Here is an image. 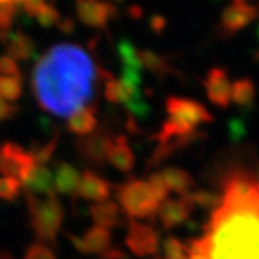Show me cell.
Instances as JSON below:
<instances>
[{"label":"cell","instance_id":"29","mask_svg":"<svg viewBox=\"0 0 259 259\" xmlns=\"http://www.w3.org/2000/svg\"><path fill=\"white\" fill-rule=\"evenodd\" d=\"M125 105V110L128 112L130 118H133L134 121L137 120H146L150 112H151V108L148 105L147 102L143 100V94L141 95H137L134 97L133 100H130Z\"/></svg>","mask_w":259,"mask_h":259},{"label":"cell","instance_id":"41","mask_svg":"<svg viewBox=\"0 0 259 259\" xmlns=\"http://www.w3.org/2000/svg\"><path fill=\"white\" fill-rule=\"evenodd\" d=\"M102 259H128L127 258V255L122 252L118 248H110L108 250H105L104 253L101 255Z\"/></svg>","mask_w":259,"mask_h":259},{"label":"cell","instance_id":"39","mask_svg":"<svg viewBox=\"0 0 259 259\" xmlns=\"http://www.w3.org/2000/svg\"><path fill=\"white\" fill-rule=\"evenodd\" d=\"M18 105L12 104V102L5 101L3 98H0V121H6L13 118L18 112Z\"/></svg>","mask_w":259,"mask_h":259},{"label":"cell","instance_id":"37","mask_svg":"<svg viewBox=\"0 0 259 259\" xmlns=\"http://www.w3.org/2000/svg\"><path fill=\"white\" fill-rule=\"evenodd\" d=\"M0 75L2 76H20L18 62L9 56H0Z\"/></svg>","mask_w":259,"mask_h":259},{"label":"cell","instance_id":"10","mask_svg":"<svg viewBox=\"0 0 259 259\" xmlns=\"http://www.w3.org/2000/svg\"><path fill=\"white\" fill-rule=\"evenodd\" d=\"M203 85L209 101L221 108H226L231 105L232 82L226 69L223 68L209 69L206 78L203 79Z\"/></svg>","mask_w":259,"mask_h":259},{"label":"cell","instance_id":"42","mask_svg":"<svg viewBox=\"0 0 259 259\" xmlns=\"http://www.w3.org/2000/svg\"><path fill=\"white\" fill-rule=\"evenodd\" d=\"M58 28L61 29V32H64V33H71L75 29V25L71 19H64V20L61 19L58 23Z\"/></svg>","mask_w":259,"mask_h":259},{"label":"cell","instance_id":"25","mask_svg":"<svg viewBox=\"0 0 259 259\" xmlns=\"http://www.w3.org/2000/svg\"><path fill=\"white\" fill-rule=\"evenodd\" d=\"M22 78L20 76H2L0 75V98L5 101H18L22 95Z\"/></svg>","mask_w":259,"mask_h":259},{"label":"cell","instance_id":"13","mask_svg":"<svg viewBox=\"0 0 259 259\" xmlns=\"http://www.w3.org/2000/svg\"><path fill=\"white\" fill-rule=\"evenodd\" d=\"M107 161H110L112 166L122 173H130L134 168L136 157L130 147L128 139L124 134L112 139L111 146L107 153Z\"/></svg>","mask_w":259,"mask_h":259},{"label":"cell","instance_id":"43","mask_svg":"<svg viewBox=\"0 0 259 259\" xmlns=\"http://www.w3.org/2000/svg\"><path fill=\"white\" fill-rule=\"evenodd\" d=\"M166 26V20L161 18V16H154L151 19V29L154 32H161L163 29Z\"/></svg>","mask_w":259,"mask_h":259},{"label":"cell","instance_id":"14","mask_svg":"<svg viewBox=\"0 0 259 259\" xmlns=\"http://www.w3.org/2000/svg\"><path fill=\"white\" fill-rule=\"evenodd\" d=\"M98 74L101 75V78L105 79L104 95H105L107 101H110L111 104H127L134 97L143 94L140 88L127 85L125 82H122L121 79H117L111 74L105 72L104 69H98Z\"/></svg>","mask_w":259,"mask_h":259},{"label":"cell","instance_id":"40","mask_svg":"<svg viewBox=\"0 0 259 259\" xmlns=\"http://www.w3.org/2000/svg\"><path fill=\"white\" fill-rule=\"evenodd\" d=\"M68 239L71 241V243L74 245V248L78 250V252H81V253H85V255H90V253H88V250H87V246H85V243H83L82 238H81V236L69 233V235H68Z\"/></svg>","mask_w":259,"mask_h":259},{"label":"cell","instance_id":"22","mask_svg":"<svg viewBox=\"0 0 259 259\" xmlns=\"http://www.w3.org/2000/svg\"><path fill=\"white\" fill-rule=\"evenodd\" d=\"M139 59L143 69H147L151 74L157 75V76H164V75H170L173 72L166 58L158 55L157 52L147 51V49H139Z\"/></svg>","mask_w":259,"mask_h":259},{"label":"cell","instance_id":"26","mask_svg":"<svg viewBox=\"0 0 259 259\" xmlns=\"http://www.w3.org/2000/svg\"><path fill=\"white\" fill-rule=\"evenodd\" d=\"M58 140H59V136L55 134L54 139H51L48 141L47 144H42V146H33L32 150L29 151L30 157L33 160V163L36 166H45L48 161L52 158L54 153H55L56 146H58Z\"/></svg>","mask_w":259,"mask_h":259},{"label":"cell","instance_id":"36","mask_svg":"<svg viewBox=\"0 0 259 259\" xmlns=\"http://www.w3.org/2000/svg\"><path fill=\"white\" fill-rule=\"evenodd\" d=\"M228 136L232 143H239L246 136V124L241 118L233 117L228 122Z\"/></svg>","mask_w":259,"mask_h":259},{"label":"cell","instance_id":"31","mask_svg":"<svg viewBox=\"0 0 259 259\" xmlns=\"http://www.w3.org/2000/svg\"><path fill=\"white\" fill-rule=\"evenodd\" d=\"M163 250H164V259H187L186 245L175 236H168L163 242Z\"/></svg>","mask_w":259,"mask_h":259},{"label":"cell","instance_id":"34","mask_svg":"<svg viewBox=\"0 0 259 259\" xmlns=\"http://www.w3.org/2000/svg\"><path fill=\"white\" fill-rule=\"evenodd\" d=\"M23 259H56V256L54 250L45 243L35 242L26 249Z\"/></svg>","mask_w":259,"mask_h":259},{"label":"cell","instance_id":"27","mask_svg":"<svg viewBox=\"0 0 259 259\" xmlns=\"http://www.w3.org/2000/svg\"><path fill=\"white\" fill-rule=\"evenodd\" d=\"M118 55H120L124 66L137 69V71H143L139 59V49L134 47L131 42H128L127 39L121 40L118 44Z\"/></svg>","mask_w":259,"mask_h":259},{"label":"cell","instance_id":"6","mask_svg":"<svg viewBox=\"0 0 259 259\" xmlns=\"http://www.w3.org/2000/svg\"><path fill=\"white\" fill-rule=\"evenodd\" d=\"M258 16L256 5L250 0H231L228 6L223 9L219 30L223 36H233L241 32L250 22H253Z\"/></svg>","mask_w":259,"mask_h":259},{"label":"cell","instance_id":"3","mask_svg":"<svg viewBox=\"0 0 259 259\" xmlns=\"http://www.w3.org/2000/svg\"><path fill=\"white\" fill-rule=\"evenodd\" d=\"M30 225L36 236L44 242H55L64 221V207L56 194L47 196L40 200L37 196L25 193Z\"/></svg>","mask_w":259,"mask_h":259},{"label":"cell","instance_id":"15","mask_svg":"<svg viewBox=\"0 0 259 259\" xmlns=\"http://www.w3.org/2000/svg\"><path fill=\"white\" fill-rule=\"evenodd\" d=\"M22 185L26 187V192L33 196H51L55 194L54 190V176L52 171L47 166H35L30 168L28 176L22 182Z\"/></svg>","mask_w":259,"mask_h":259},{"label":"cell","instance_id":"18","mask_svg":"<svg viewBox=\"0 0 259 259\" xmlns=\"http://www.w3.org/2000/svg\"><path fill=\"white\" fill-rule=\"evenodd\" d=\"M6 52L13 61H29L36 55V47L30 36L23 32H10L6 39Z\"/></svg>","mask_w":259,"mask_h":259},{"label":"cell","instance_id":"11","mask_svg":"<svg viewBox=\"0 0 259 259\" xmlns=\"http://www.w3.org/2000/svg\"><path fill=\"white\" fill-rule=\"evenodd\" d=\"M192 204L187 202L185 196L182 197H167L157 209L158 221L164 229H171L186 222L192 213Z\"/></svg>","mask_w":259,"mask_h":259},{"label":"cell","instance_id":"23","mask_svg":"<svg viewBox=\"0 0 259 259\" xmlns=\"http://www.w3.org/2000/svg\"><path fill=\"white\" fill-rule=\"evenodd\" d=\"M255 100V83L249 78H241L232 83L231 102L242 108H250Z\"/></svg>","mask_w":259,"mask_h":259},{"label":"cell","instance_id":"48","mask_svg":"<svg viewBox=\"0 0 259 259\" xmlns=\"http://www.w3.org/2000/svg\"><path fill=\"white\" fill-rule=\"evenodd\" d=\"M117 2H121V0H117Z\"/></svg>","mask_w":259,"mask_h":259},{"label":"cell","instance_id":"30","mask_svg":"<svg viewBox=\"0 0 259 259\" xmlns=\"http://www.w3.org/2000/svg\"><path fill=\"white\" fill-rule=\"evenodd\" d=\"M22 185L13 177H0V199L6 202H15L20 194Z\"/></svg>","mask_w":259,"mask_h":259},{"label":"cell","instance_id":"47","mask_svg":"<svg viewBox=\"0 0 259 259\" xmlns=\"http://www.w3.org/2000/svg\"><path fill=\"white\" fill-rule=\"evenodd\" d=\"M2 160H3V157H2V153H0V164H2Z\"/></svg>","mask_w":259,"mask_h":259},{"label":"cell","instance_id":"38","mask_svg":"<svg viewBox=\"0 0 259 259\" xmlns=\"http://www.w3.org/2000/svg\"><path fill=\"white\" fill-rule=\"evenodd\" d=\"M47 0H22L20 5L29 18H36L37 13L45 8Z\"/></svg>","mask_w":259,"mask_h":259},{"label":"cell","instance_id":"4","mask_svg":"<svg viewBox=\"0 0 259 259\" xmlns=\"http://www.w3.org/2000/svg\"><path fill=\"white\" fill-rule=\"evenodd\" d=\"M117 200L121 209L134 219H151L157 213V196L151 190L147 182L133 179L118 186Z\"/></svg>","mask_w":259,"mask_h":259},{"label":"cell","instance_id":"28","mask_svg":"<svg viewBox=\"0 0 259 259\" xmlns=\"http://www.w3.org/2000/svg\"><path fill=\"white\" fill-rule=\"evenodd\" d=\"M16 12H18V5H13V3L0 5V40L2 42H6V39L9 36Z\"/></svg>","mask_w":259,"mask_h":259},{"label":"cell","instance_id":"21","mask_svg":"<svg viewBox=\"0 0 259 259\" xmlns=\"http://www.w3.org/2000/svg\"><path fill=\"white\" fill-rule=\"evenodd\" d=\"M83 243L87 246L88 253H98L102 255L105 250L111 248V233L110 231L100 228V226H93L83 233Z\"/></svg>","mask_w":259,"mask_h":259},{"label":"cell","instance_id":"46","mask_svg":"<svg viewBox=\"0 0 259 259\" xmlns=\"http://www.w3.org/2000/svg\"><path fill=\"white\" fill-rule=\"evenodd\" d=\"M151 259H163V258H161V256H158V255H156L154 258H151Z\"/></svg>","mask_w":259,"mask_h":259},{"label":"cell","instance_id":"8","mask_svg":"<svg viewBox=\"0 0 259 259\" xmlns=\"http://www.w3.org/2000/svg\"><path fill=\"white\" fill-rule=\"evenodd\" d=\"M75 3L78 19L90 28H105L118 15L115 6L107 0H75Z\"/></svg>","mask_w":259,"mask_h":259},{"label":"cell","instance_id":"35","mask_svg":"<svg viewBox=\"0 0 259 259\" xmlns=\"http://www.w3.org/2000/svg\"><path fill=\"white\" fill-rule=\"evenodd\" d=\"M148 186L151 187V190L154 192V194L157 196L158 202L161 203L163 200H166L168 197V189H167L166 183H164V179L161 176L160 171H156L153 173L150 179H148Z\"/></svg>","mask_w":259,"mask_h":259},{"label":"cell","instance_id":"5","mask_svg":"<svg viewBox=\"0 0 259 259\" xmlns=\"http://www.w3.org/2000/svg\"><path fill=\"white\" fill-rule=\"evenodd\" d=\"M166 111L168 118L177 121L189 130H196L197 125L213 121V115L207 111L203 104L192 98L168 97L166 101Z\"/></svg>","mask_w":259,"mask_h":259},{"label":"cell","instance_id":"20","mask_svg":"<svg viewBox=\"0 0 259 259\" xmlns=\"http://www.w3.org/2000/svg\"><path fill=\"white\" fill-rule=\"evenodd\" d=\"M160 173L164 179L168 192H175L180 196H185L190 192V189L194 187L193 177L180 167L167 166Z\"/></svg>","mask_w":259,"mask_h":259},{"label":"cell","instance_id":"9","mask_svg":"<svg viewBox=\"0 0 259 259\" xmlns=\"http://www.w3.org/2000/svg\"><path fill=\"white\" fill-rule=\"evenodd\" d=\"M111 134L105 130L94 131L91 134L76 140V150L79 156L88 163L102 166L107 161V153L111 146Z\"/></svg>","mask_w":259,"mask_h":259},{"label":"cell","instance_id":"33","mask_svg":"<svg viewBox=\"0 0 259 259\" xmlns=\"http://www.w3.org/2000/svg\"><path fill=\"white\" fill-rule=\"evenodd\" d=\"M37 20V23L42 26V28H52L54 25H58L59 23V20H61V13L58 12L54 5H51V3H47L45 5V8L40 10L39 13H37V16L35 18Z\"/></svg>","mask_w":259,"mask_h":259},{"label":"cell","instance_id":"17","mask_svg":"<svg viewBox=\"0 0 259 259\" xmlns=\"http://www.w3.org/2000/svg\"><path fill=\"white\" fill-rule=\"evenodd\" d=\"M54 176V190L59 194L74 196L78 189V183L81 179V173L72 164L66 161L56 163Z\"/></svg>","mask_w":259,"mask_h":259},{"label":"cell","instance_id":"2","mask_svg":"<svg viewBox=\"0 0 259 259\" xmlns=\"http://www.w3.org/2000/svg\"><path fill=\"white\" fill-rule=\"evenodd\" d=\"M98 71L83 48L59 44L36 61L32 88L42 110L69 117L82 108L94 94Z\"/></svg>","mask_w":259,"mask_h":259},{"label":"cell","instance_id":"1","mask_svg":"<svg viewBox=\"0 0 259 259\" xmlns=\"http://www.w3.org/2000/svg\"><path fill=\"white\" fill-rule=\"evenodd\" d=\"M210 259H258L259 193L255 179L232 173L204 226Z\"/></svg>","mask_w":259,"mask_h":259},{"label":"cell","instance_id":"7","mask_svg":"<svg viewBox=\"0 0 259 259\" xmlns=\"http://www.w3.org/2000/svg\"><path fill=\"white\" fill-rule=\"evenodd\" d=\"M125 245L137 256L157 255L160 249V238L154 228L131 221L125 238Z\"/></svg>","mask_w":259,"mask_h":259},{"label":"cell","instance_id":"12","mask_svg":"<svg viewBox=\"0 0 259 259\" xmlns=\"http://www.w3.org/2000/svg\"><path fill=\"white\" fill-rule=\"evenodd\" d=\"M111 187L110 182H107L105 179L95 175L91 170H85L79 179L76 194L85 200L98 203L108 200V197L111 196Z\"/></svg>","mask_w":259,"mask_h":259},{"label":"cell","instance_id":"32","mask_svg":"<svg viewBox=\"0 0 259 259\" xmlns=\"http://www.w3.org/2000/svg\"><path fill=\"white\" fill-rule=\"evenodd\" d=\"M186 248H187V259H210L209 243L206 236L192 239L189 245H186Z\"/></svg>","mask_w":259,"mask_h":259},{"label":"cell","instance_id":"45","mask_svg":"<svg viewBox=\"0 0 259 259\" xmlns=\"http://www.w3.org/2000/svg\"><path fill=\"white\" fill-rule=\"evenodd\" d=\"M20 2H22V0H13V3H15V5H20Z\"/></svg>","mask_w":259,"mask_h":259},{"label":"cell","instance_id":"24","mask_svg":"<svg viewBox=\"0 0 259 259\" xmlns=\"http://www.w3.org/2000/svg\"><path fill=\"white\" fill-rule=\"evenodd\" d=\"M187 202L192 204V207L197 206V207H203V209H216L221 204V196L209 190H190L189 193L185 194Z\"/></svg>","mask_w":259,"mask_h":259},{"label":"cell","instance_id":"19","mask_svg":"<svg viewBox=\"0 0 259 259\" xmlns=\"http://www.w3.org/2000/svg\"><path fill=\"white\" fill-rule=\"evenodd\" d=\"M90 213L95 222V226L104 228L107 231L117 228L121 223L120 206L111 200H104V202L91 204Z\"/></svg>","mask_w":259,"mask_h":259},{"label":"cell","instance_id":"16","mask_svg":"<svg viewBox=\"0 0 259 259\" xmlns=\"http://www.w3.org/2000/svg\"><path fill=\"white\" fill-rule=\"evenodd\" d=\"M97 111L98 110H97V107L94 104L83 105L82 108L76 110L68 118V122H66L68 131L79 136V137H85V136L94 133L97 130V125H98Z\"/></svg>","mask_w":259,"mask_h":259},{"label":"cell","instance_id":"44","mask_svg":"<svg viewBox=\"0 0 259 259\" xmlns=\"http://www.w3.org/2000/svg\"><path fill=\"white\" fill-rule=\"evenodd\" d=\"M0 259H13V256L10 255L9 252H2L0 253Z\"/></svg>","mask_w":259,"mask_h":259}]
</instances>
